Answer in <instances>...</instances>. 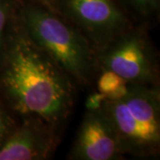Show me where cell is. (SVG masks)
I'll list each match as a JSON object with an SVG mask.
<instances>
[{
	"label": "cell",
	"mask_w": 160,
	"mask_h": 160,
	"mask_svg": "<svg viewBox=\"0 0 160 160\" xmlns=\"http://www.w3.org/2000/svg\"><path fill=\"white\" fill-rule=\"evenodd\" d=\"M0 89L19 119L38 120L57 131L74 107L76 83L32 41L19 13L0 55Z\"/></svg>",
	"instance_id": "obj_1"
},
{
	"label": "cell",
	"mask_w": 160,
	"mask_h": 160,
	"mask_svg": "<svg viewBox=\"0 0 160 160\" xmlns=\"http://www.w3.org/2000/svg\"><path fill=\"white\" fill-rule=\"evenodd\" d=\"M20 19L29 38L69 75L77 86H87L96 69L95 51L78 29L58 12L29 0Z\"/></svg>",
	"instance_id": "obj_2"
},
{
	"label": "cell",
	"mask_w": 160,
	"mask_h": 160,
	"mask_svg": "<svg viewBox=\"0 0 160 160\" xmlns=\"http://www.w3.org/2000/svg\"><path fill=\"white\" fill-rule=\"evenodd\" d=\"M102 109L114 128L124 155L140 158L158 157L159 86L129 84L125 96L106 99Z\"/></svg>",
	"instance_id": "obj_3"
},
{
	"label": "cell",
	"mask_w": 160,
	"mask_h": 160,
	"mask_svg": "<svg viewBox=\"0 0 160 160\" xmlns=\"http://www.w3.org/2000/svg\"><path fill=\"white\" fill-rule=\"evenodd\" d=\"M96 69H109L129 84L158 85L156 51L142 27L134 25L95 52Z\"/></svg>",
	"instance_id": "obj_4"
},
{
	"label": "cell",
	"mask_w": 160,
	"mask_h": 160,
	"mask_svg": "<svg viewBox=\"0 0 160 160\" xmlns=\"http://www.w3.org/2000/svg\"><path fill=\"white\" fill-rule=\"evenodd\" d=\"M54 11L74 25L95 52L133 26L117 0H56Z\"/></svg>",
	"instance_id": "obj_5"
},
{
	"label": "cell",
	"mask_w": 160,
	"mask_h": 160,
	"mask_svg": "<svg viewBox=\"0 0 160 160\" xmlns=\"http://www.w3.org/2000/svg\"><path fill=\"white\" fill-rule=\"evenodd\" d=\"M124 156L117 133L102 109L86 110L68 158L116 160Z\"/></svg>",
	"instance_id": "obj_6"
},
{
	"label": "cell",
	"mask_w": 160,
	"mask_h": 160,
	"mask_svg": "<svg viewBox=\"0 0 160 160\" xmlns=\"http://www.w3.org/2000/svg\"><path fill=\"white\" fill-rule=\"evenodd\" d=\"M58 132L38 120L20 119L0 146V160L49 159L57 149Z\"/></svg>",
	"instance_id": "obj_7"
},
{
	"label": "cell",
	"mask_w": 160,
	"mask_h": 160,
	"mask_svg": "<svg viewBox=\"0 0 160 160\" xmlns=\"http://www.w3.org/2000/svg\"><path fill=\"white\" fill-rule=\"evenodd\" d=\"M22 4L21 0H0V55Z\"/></svg>",
	"instance_id": "obj_8"
},
{
	"label": "cell",
	"mask_w": 160,
	"mask_h": 160,
	"mask_svg": "<svg viewBox=\"0 0 160 160\" xmlns=\"http://www.w3.org/2000/svg\"><path fill=\"white\" fill-rule=\"evenodd\" d=\"M127 12L140 18H149L159 10L160 0H117Z\"/></svg>",
	"instance_id": "obj_9"
},
{
	"label": "cell",
	"mask_w": 160,
	"mask_h": 160,
	"mask_svg": "<svg viewBox=\"0 0 160 160\" xmlns=\"http://www.w3.org/2000/svg\"><path fill=\"white\" fill-rule=\"evenodd\" d=\"M97 71H100V74L98 76L96 81L97 91L104 93L105 95L114 92L119 86L127 83L120 76L111 70L98 69Z\"/></svg>",
	"instance_id": "obj_10"
},
{
	"label": "cell",
	"mask_w": 160,
	"mask_h": 160,
	"mask_svg": "<svg viewBox=\"0 0 160 160\" xmlns=\"http://www.w3.org/2000/svg\"><path fill=\"white\" fill-rule=\"evenodd\" d=\"M15 123L16 122L12 119L11 115L0 105V146L6 140Z\"/></svg>",
	"instance_id": "obj_11"
},
{
	"label": "cell",
	"mask_w": 160,
	"mask_h": 160,
	"mask_svg": "<svg viewBox=\"0 0 160 160\" xmlns=\"http://www.w3.org/2000/svg\"><path fill=\"white\" fill-rule=\"evenodd\" d=\"M106 100V95L100 92H94L89 94L86 99V110H96L102 108L103 102Z\"/></svg>",
	"instance_id": "obj_12"
},
{
	"label": "cell",
	"mask_w": 160,
	"mask_h": 160,
	"mask_svg": "<svg viewBox=\"0 0 160 160\" xmlns=\"http://www.w3.org/2000/svg\"><path fill=\"white\" fill-rule=\"evenodd\" d=\"M30 1H33L35 3L40 4V5L46 6L47 8H49V9L52 10V11H54V4H55V1L56 0H30Z\"/></svg>",
	"instance_id": "obj_13"
}]
</instances>
